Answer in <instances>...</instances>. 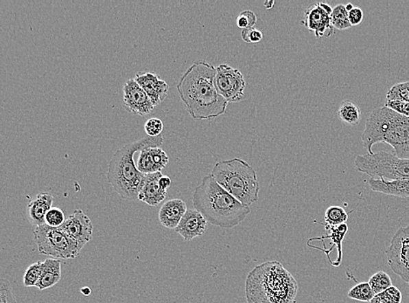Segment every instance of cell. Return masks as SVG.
<instances>
[{"mask_svg": "<svg viewBox=\"0 0 409 303\" xmlns=\"http://www.w3.org/2000/svg\"><path fill=\"white\" fill-rule=\"evenodd\" d=\"M386 256L393 272L409 285V225L396 231Z\"/></svg>", "mask_w": 409, "mask_h": 303, "instance_id": "obj_10", "label": "cell"}, {"mask_svg": "<svg viewBox=\"0 0 409 303\" xmlns=\"http://www.w3.org/2000/svg\"><path fill=\"white\" fill-rule=\"evenodd\" d=\"M207 222V219L201 212L196 209H188L175 232L181 235L186 241H191L204 234Z\"/></svg>", "mask_w": 409, "mask_h": 303, "instance_id": "obj_15", "label": "cell"}, {"mask_svg": "<svg viewBox=\"0 0 409 303\" xmlns=\"http://www.w3.org/2000/svg\"><path fill=\"white\" fill-rule=\"evenodd\" d=\"M402 294L396 287L392 286L381 294L375 295L370 303H401Z\"/></svg>", "mask_w": 409, "mask_h": 303, "instance_id": "obj_28", "label": "cell"}, {"mask_svg": "<svg viewBox=\"0 0 409 303\" xmlns=\"http://www.w3.org/2000/svg\"><path fill=\"white\" fill-rule=\"evenodd\" d=\"M325 228L327 232L326 236L317 237L311 238L308 243H312L314 240H329L331 241V247L329 250L325 251V254H327L328 260H329V254L334 248L336 247L338 251V259L335 262L334 267H339L342 260V243L346 236L347 232H349V225L346 223L338 225V227H330V225H325Z\"/></svg>", "mask_w": 409, "mask_h": 303, "instance_id": "obj_21", "label": "cell"}, {"mask_svg": "<svg viewBox=\"0 0 409 303\" xmlns=\"http://www.w3.org/2000/svg\"><path fill=\"white\" fill-rule=\"evenodd\" d=\"M338 117L341 122L349 125H357L362 119V111L352 101H344L341 102L338 109Z\"/></svg>", "mask_w": 409, "mask_h": 303, "instance_id": "obj_23", "label": "cell"}, {"mask_svg": "<svg viewBox=\"0 0 409 303\" xmlns=\"http://www.w3.org/2000/svg\"><path fill=\"white\" fill-rule=\"evenodd\" d=\"M144 131L149 137H159L163 131V122L159 118H150L145 124Z\"/></svg>", "mask_w": 409, "mask_h": 303, "instance_id": "obj_34", "label": "cell"}, {"mask_svg": "<svg viewBox=\"0 0 409 303\" xmlns=\"http://www.w3.org/2000/svg\"><path fill=\"white\" fill-rule=\"evenodd\" d=\"M172 179H170V177L167 176L163 175L162 177H161L159 180L161 188L164 190V191L167 192V189H169L170 187L172 186Z\"/></svg>", "mask_w": 409, "mask_h": 303, "instance_id": "obj_38", "label": "cell"}, {"mask_svg": "<svg viewBox=\"0 0 409 303\" xmlns=\"http://www.w3.org/2000/svg\"><path fill=\"white\" fill-rule=\"evenodd\" d=\"M346 8L347 11L350 12L351 10H352L354 8V6L352 4H349L346 5Z\"/></svg>", "mask_w": 409, "mask_h": 303, "instance_id": "obj_41", "label": "cell"}, {"mask_svg": "<svg viewBox=\"0 0 409 303\" xmlns=\"http://www.w3.org/2000/svg\"><path fill=\"white\" fill-rule=\"evenodd\" d=\"M54 197L48 192H42L27 205L29 221L35 227L46 224V216L53 207Z\"/></svg>", "mask_w": 409, "mask_h": 303, "instance_id": "obj_19", "label": "cell"}, {"mask_svg": "<svg viewBox=\"0 0 409 303\" xmlns=\"http://www.w3.org/2000/svg\"><path fill=\"white\" fill-rule=\"evenodd\" d=\"M214 85L217 91L228 103L244 100L246 80L239 69H233L227 64L215 67Z\"/></svg>", "mask_w": 409, "mask_h": 303, "instance_id": "obj_9", "label": "cell"}, {"mask_svg": "<svg viewBox=\"0 0 409 303\" xmlns=\"http://www.w3.org/2000/svg\"><path fill=\"white\" fill-rule=\"evenodd\" d=\"M369 185L372 191L383 193V194L409 198V179L388 180L379 179H370Z\"/></svg>", "mask_w": 409, "mask_h": 303, "instance_id": "obj_20", "label": "cell"}, {"mask_svg": "<svg viewBox=\"0 0 409 303\" xmlns=\"http://www.w3.org/2000/svg\"><path fill=\"white\" fill-rule=\"evenodd\" d=\"M275 2L273 0H268V1H266L264 3V5L266 6L267 9H272V6L274 5Z\"/></svg>", "mask_w": 409, "mask_h": 303, "instance_id": "obj_39", "label": "cell"}, {"mask_svg": "<svg viewBox=\"0 0 409 303\" xmlns=\"http://www.w3.org/2000/svg\"><path fill=\"white\" fill-rule=\"evenodd\" d=\"M257 16L251 11H244L241 12L237 19V25L238 28L249 29L254 27L257 23Z\"/></svg>", "mask_w": 409, "mask_h": 303, "instance_id": "obj_33", "label": "cell"}, {"mask_svg": "<svg viewBox=\"0 0 409 303\" xmlns=\"http://www.w3.org/2000/svg\"><path fill=\"white\" fill-rule=\"evenodd\" d=\"M331 9L326 3L318 2L305 10L301 24L312 32L316 38L330 37L334 34L331 23Z\"/></svg>", "mask_w": 409, "mask_h": 303, "instance_id": "obj_11", "label": "cell"}, {"mask_svg": "<svg viewBox=\"0 0 409 303\" xmlns=\"http://www.w3.org/2000/svg\"><path fill=\"white\" fill-rule=\"evenodd\" d=\"M215 67L206 61H196L177 83V91L187 111L195 120H211L226 112L228 102L214 85Z\"/></svg>", "mask_w": 409, "mask_h": 303, "instance_id": "obj_1", "label": "cell"}, {"mask_svg": "<svg viewBox=\"0 0 409 303\" xmlns=\"http://www.w3.org/2000/svg\"><path fill=\"white\" fill-rule=\"evenodd\" d=\"M369 283L375 295L381 294V293L384 292L385 290L393 286L390 276L384 271H379V272L375 273L369 279Z\"/></svg>", "mask_w": 409, "mask_h": 303, "instance_id": "obj_27", "label": "cell"}, {"mask_svg": "<svg viewBox=\"0 0 409 303\" xmlns=\"http://www.w3.org/2000/svg\"><path fill=\"white\" fill-rule=\"evenodd\" d=\"M354 164L360 172L366 174L371 179L388 181L409 179V159H400L388 151L359 155Z\"/></svg>", "mask_w": 409, "mask_h": 303, "instance_id": "obj_7", "label": "cell"}, {"mask_svg": "<svg viewBox=\"0 0 409 303\" xmlns=\"http://www.w3.org/2000/svg\"><path fill=\"white\" fill-rule=\"evenodd\" d=\"M362 140L369 154L373 153V145L385 143L393 147L395 156L409 159V117L386 106L373 109L366 119Z\"/></svg>", "mask_w": 409, "mask_h": 303, "instance_id": "obj_5", "label": "cell"}, {"mask_svg": "<svg viewBox=\"0 0 409 303\" xmlns=\"http://www.w3.org/2000/svg\"><path fill=\"white\" fill-rule=\"evenodd\" d=\"M298 291L297 280L277 260L256 266L246 280L247 303H295Z\"/></svg>", "mask_w": 409, "mask_h": 303, "instance_id": "obj_2", "label": "cell"}, {"mask_svg": "<svg viewBox=\"0 0 409 303\" xmlns=\"http://www.w3.org/2000/svg\"><path fill=\"white\" fill-rule=\"evenodd\" d=\"M347 296L355 301L370 302L375 298V294L369 282H360L349 290Z\"/></svg>", "mask_w": 409, "mask_h": 303, "instance_id": "obj_25", "label": "cell"}, {"mask_svg": "<svg viewBox=\"0 0 409 303\" xmlns=\"http://www.w3.org/2000/svg\"><path fill=\"white\" fill-rule=\"evenodd\" d=\"M241 37H242L244 43H259L263 40V33L259 29L257 28H249L244 29L242 33H241Z\"/></svg>", "mask_w": 409, "mask_h": 303, "instance_id": "obj_35", "label": "cell"}, {"mask_svg": "<svg viewBox=\"0 0 409 303\" xmlns=\"http://www.w3.org/2000/svg\"><path fill=\"white\" fill-rule=\"evenodd\" d=\"M60 228L82 248L92 240L93 227L91 219L80 209L73 212Z\"/></svg>", "mask_w": 409, "mask_h": 303, "instance_id": "obj_13", "label": "cell"}, {"mask_svg": "<svg viewBox=\"0 0 409 303\" xmlns=\"http://www.w3.org/2000/svg\"><path fill=\"white\" fill-rule=\"evenodd\" d=\"M42 267H43V262L42 261H37V262L29 266L27 270H25L23 280L24 285L27 288H29V287H36L38 280L40 278Z\"/></svg>", "mask_w": 409, "mask_h": 303, "instance_id": "obj_29", "label": "cell"}, {"mask_svg": "<svg viewBox=\"0 0 409 303\" xmlns=\"http://www.w3.org/2000/svg\"><path fill=\"white\" fill-rule=\"evenodd\" d=\"M66 221L64 212L59 207H51L46 216V225L51 227L59 228Z\"/></svg>", "mask_w": 409, "mask_h": 303, "instance_id": "obj_31", "label": "cell"}, {"mask_svg": "<svg viewBox=\"0 0 409 303\" xmlns=\"http://www.w3.org/2000/svg\"><path fill=\"white\" fill-rule=\"evenodd\" d=\"M347 219H349V215L340 206H330L325 212V222L330 227H338V225L347 223Z\"/></svg>", "mask_w": 409, "mask_h": 303, "instance_id": "obj_26", "label": "cell"}, {"mask_svg": "<svg viewBox=\"0 0 409 303\" xmlns=\"http://www.w3.org/2000/svg\"><path fill=\"white\" fill-rule=\"evenodd\" d=\"M0 303H17L11 283L4 278L0 280Z\"/></svg>", "mask_w": 409, "mask_h": 303, "instance_id": "obj_32", "label": "cell"}, {"mask_svg": "<svg viewBox=\"0 0 409 303\" xmlns=\"http://www.w3.org/2000/svg\"><path fill=\"white\" fill-rule=\"evenodd\" d=\"M124 103L126 111L145 117L156 108L152 102L135 78L128 80L124 86Z\"/></svg>", "mask_w": 409, "mask_h": 303, "instance_id": "obj_12", "label": "cell"}, {"mask_svg": "<svg viewBox=\"0 0 409 303\" xmlns=\"http://www.w3.org/2000/svg\"><path fill=\"white\" fill-rule=\"evenodd\" d=\"M385 106L386 108L392 109L398 114L404 115V117H409V102L405 101H400V100H394V101H386Z\"/></svg>", "mask_w": 409, "mask_h": 303, "instance_id": "obj_36", "label": "cell"}, {"mask_svg": "<svg viewBox=\"0 0 409 303\" xmlns=\"http://www.w3.org/2000/svg\"><path fill=\"white\" fill-rule=\"evenodd\" d=\"M163 144V135L156 137L146 135L140 140L126 144L113 155L108 164L107 179L122 199L137 201L146 176L135 166V153L147 147H161Z\"/></svg>", "mask_w": 409, "mask_h": 303, "instance_id": "obj_4", "label": "cell"}, {"mask_svg": "<svg viewBox=\"0 0 409 303\" xmlns=\"http://www.w3.org/2000/svg\"><path fill=\"white\" fill-rule=\"evenodd\" d=\"M331 23H333L334 29L340 31L347 30L352 27L346 5L340 4L335 6L333 12H331Z\"/></svg>", "mask_w": 409, "mask_h": 303, "instance_id": "obj_24", "label": "cell"}, {"mask_svg": "<svg viewBox=\"0 0 409 303\" xmlns=\"http://www.w3.org/2000/svg\"><path fill=\"white\" fill-rule=\"evenodd\" d=\"M364 18V14L362 9L360 8H354L349 12V19L351 25L352 27H355V25H358L362 23Z\"/></svg>", "mask_w": 409, "mask_h": 303, "instance_id": "obj_37", "label": "cell"}, {"mask_svg": "<svg viewBox=\"0 0 409 303\" xmlns=\"http://www.w3.org/2000/svg\"><path fill=\"white\" fill-rule=\"evenodd\" d=\"M163 176L162 172L145 176L138 199L150 206H156L163 202L167 197V191L161 188L159 183Z\"/></svg>", "mask_w": 409, "mask_h": 303, "instance_id": "obj_17", "label": "cell"}, {"mask_svg": "<svg viewBox=\"0 0 409 303\" xmlns=\"http://www.w3.org/2000/svg\"><path fill=\"white\" fill-rule=\"evenodd\" d=\"M82 292L84 295H89L90 294V292H91V289L89 288H84L82 289Z\"/></svg>", "mask_w": 409, "mask_h": 303, "instance_id": "obj_40", "label": "cell"}, {"mask_svg": "<svg viewBox=\"0 0 409 303\" xmlns=\"http://www.w3.org/2000/svg\"><path fill=\"white\" fill-rule=\"evenodd\" d=\"M193 205L196 210L212 225L221 228H233L250 214L249 206L218 185L213 177L205 176L193 193Z\"/></svg>", "mask_w": 409, "mask_h": 303, "instance_id": "obj_3", "label": "cell"}, {"mask_svg": "<svg viewBox=\"0 0 409 303\" xmlns=\"http://www.w3.org/2000/svg\"><path fill=\"white\" fill-rule=\"evenodd\" d=\"M170 157L161 147H147L141 150L137 168L144 175L162 172Z\"/></svg>", "mask_w": 409, "mask_h": 303, "instance_id": "obj_16", "label": "cell"}, {"mask_svg": "<svg viewBox=\"0 0 409 303\" xmlns=\"http://www.w3.org/2000/svg\"><path fill=\"white\" fill-rule=\"evenodd\" d=\"M400 100L409 102V82L398 83L392 87L386 93V101Z\"/></svg>", "mask_w": 409, "mask_h": 303, "instance_id": "obj_30", "label": "cell"}, {"mask_svg": "<svg viewBox=\"0 0 409 303\" xmlns=\"http://www.w3.org/2000/svg\"><path fill=\"white\" fill-rule=\"evenodd\" d=\"M211 176L225 191L247 206L259 198V183L256 170L240 159L220 161L215 164Z\"/></svg>", "mask_w": 409, "mask_h": 303, "instance_id": "obj_6", "label": "cell"}, {"mask_svg": "<svg viewBox=\"0 0 409 303\" xmlns=\"http://www.w3.org/2000/svg\"><path fill=\"white\" fill-rule=\"evenodd\" d=\"M34 241L38 252L54 259H75L82 248L61 229L51 227L46 224L34 228Z\"/></svg>", "mask_w": 409, "mask_h": 303, "instance_id": "obj_8", "label": "cell"}, {"mask_svg": "<svg viewBox=\"0 0 409 303\" xmlns=\"http://www.w3.org/2000/svg\"><path fill=\"white\" fill-rule=\"evenodd\" d=\"M188 211L186 203L182 199H170L161 207L159 218L161 225L167 229H175Z\"/></svg>", "mask_w": 409, "mask_h": 303, "instance_id": "obj_18", "label": "cell"}, {"mask_svg": "<svg viewBox=\"0 0 409 303\" xmlns=\"http://www.w3.org/2000/svg\"><path fill=\"white\" fill-rule=\"evenodd\" d=\"M61 278V260L47 259L43 262L42 273L36 288L45 290L51 288L60 282Z\"/></svg>", "mask_w": 409, "mask_h": 303, "instance_id": "obj_22", "label": "cell"}, {"mask_svg": "<svg viewBox=\"0 0 409 303\" xmlns=\"http://www.w3.org/2000/svg\"><path fill=\"white\" fill-rule=\"evenodd\" d=\"M135 80L149 96L154 107L159 106L167 98L170 86L156 74L152 72L138 73L135 75Z\"/></svg>", "mask_w": 409, "mask_h": 303, "instance_id": "obj_14", "label": "cell"}]
</instances>
